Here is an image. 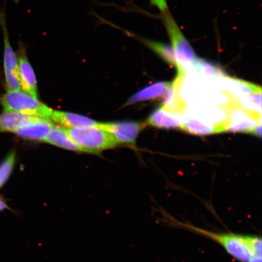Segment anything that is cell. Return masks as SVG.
I'll list each match as a JSON object with an SVG mask.
<instances>
[{
  "instance_id": "3957f363",
  "label": "cell",
  "mask_w": 262,
  "mask_h": 262,
  "mask_svg": "<svg viewBox=\"0 0 262 262\" xmlns=\"http://www.w3.org/2000/svg\"><path fill=\"white\" fill-rule=\"evenodd\" d=\"M64 129L69 137L85 152L98 154L118 145L109 133L98 126Z\"/></svg>"
},
{
  "instance_id": "5bb4252c",
  "label": "cell",
  "mask_w": 262,
  "mask_h": 262,
  "mask_svg": "<svg viewBox=\"0 0 262 262\" xmlns=\"http://www.w3.org/2000/svg\"><path fill=\"white\" fill-rule=\"evenodd\" d=\"M172 82L160 81L149 85L134 94L129 98L126 104L130 105L140 101L156 99V98L163 97L165 96Z\"/></svg>"
},
{
  "instance_id": "30bf717a",
  "label": "cell",
  "mask_w": 262,
  "mask_h": 262,
  "mask_svg": "<svg viewBox=\"0 0 262 262\" xmlns=\"http://www.w3.org/2000/svg\"><path fill=\"white\" fill-rule=\"evenodd\" d=\"M182 121L181 114L171 112L160 106L150 115L147 123L158 128L181 129Z\"/></svg>"
},
{
  "instance_id": "277c9868",
  "label": "cell",
  "mask_w": 262,
  "mask_h": 262,
  "mask_svg": "<svg viewBox=\"0 0 262 262\" xmlns=\"http://www.w3.org/2000/svg\"><path fill=\"white\" fill-rule=\"evenodd\" d=\"M6 112H14L50 120L52 109L38 101V98L24 91H9L1 98Z\"/></svg>"
},
{
  "instance_id": "5b68a950",
  "label": "cell",
  "mask_w": 262,
  "mask_h": 262,
  "mask_svg": "<svg viewBox=\"0 0 262 262\" xmlns=\"http://www.w3.org/2000/svg\"><path fill=\"white\" fill-rule=\"evenodd\" d=\"M258 124H261V116L249 113L235 103L228 110L225 131L251 134Z\"/></svg>"
},
{
  "instance_id": "4fadbf2b",
  "label": "cell",
  "mask_w": 262,
  "mask_h": 262,
  "mask_svg": "<svg viewBox=\"0 0 262 262\" xmlns=\"http://www.w3.org/2000/svg\"><path fill=\"white\" fill-rule=\"evenodd\" d=\"M35 118L24 114L5 111L0 115V133H16L21 127L31 123Z\"/></svg>"
},
{
  "instance_id": "7c38bea8",
  "label": "cell",
  "mask_w": 262,
  "mask_h": 262,
  "mask_svg": "<svg viewBox=\"0 0 262 262\" xmlns=\"http://www.w3.org/2000/svg\"><path fill=\"white\" fill-rule=\"evenodd\" d=\"M50 120L64 126L65 128H82L98 125V122L90 118L59 111H52Z\"/></svg>"
},
{
  "instance_id": "9c48e42d",
  "label": "cell",
  "mask_w": 262,
  "mask_h": 262,
  "mask_svg": "<svg viewBox=\"0 0 262 262\" xmlns=\"http://www.w3.org/2000/svg\"><path fill=\"white\" fill-rule=\"evenodd\" d=\"M181 129L196 136L210 135L225 132L224 127L206 122L187 112L183 116Z\"/></svg>"
},
{
  "instance_id": "8992f818",
  "label": "cell",
  "mask_w": 262,
  "mask_h": 262,
  "mask_svg": "<svg viewBox=\"0 0 262 262\" xmlns=\"http://www.w3.org/2000/svg\"><path fill=\"white\" fill-rule=\"evenodd\" d=\"M146 124L136 122L98 123V126L106 130L119 144L134 146L141 130Z\"/></svg>"
},
{
  "instance_id": "ffe728a7",
  "label": "cell",
  "mask_w": 262,
  "mask_h": 262,
  "mask_svg": "<svg viewBox=\"0 0 262 262\" xmlns=\"http://www.w3.org/2000/svg\"><path fill=\"white\" fill-rule=\"evenodd\" d=\"M150 1L152 5L156 6L162 12V14L169 11L166 0H150Z\"/></svg>"
},
{
  "instance_id": "e0dca14e",
  "label": "cell",
  "mask_w": 262,
  "mask_h": 262,
  "mask_svg": "<svg viewBox=\"0 0 262 262\" xmlns=\"http://www.w3.org/2000/svg\"><path fill=\"white\" fill-rule=\"evenodd\" d=\"M142 41L167 63L177 68L178 63H177L174 52L171 46L163 43L162 42L145 40V39Z\"/></svg>"
},
{
  "instance_id": "d6986e66",
  "label": "cell",
  "mask_w": 262,
  "mask_h": 262,
  "mask_svg": "<svg viewBox=\"0 0 262 262\" xmlns=\"http://www.w3.org/2000/svg\"><path fill=\"white\" fill-rule=\"evenodd\" d=\"M15 152L12 151L0 164V188L2 187L11 176L15 162Z\"/></svg>"
},
{
  "instance_id": "52a82bcc",
  "label": "cell",
  "mask_w": 262,
  "mask_h": 262,
  "mask_svg": "<svg viewBox=\"0 0 262 262\" xmlns=\"http://www.w3.org/2000/svg\"><path fill=\"white\" fill-rule=\"evenodd\" d=\"M21 88L25 93L38 98L37 81L34 69L29 61L25 46L20 42L17 53Z\"/></svg>"
},
{
  "instance_id": "7a4b0ae2",
  "label": "cell",
  "mask_w": 262,
  "mask_h": 262,
  "mask_svg": "<svg viewBox=\"0 0 262 262\" xmlns=\"http://www.w3.org/2000/svg\"><path fill=\"white\" fill-rule=\"evenodd\" d=\"M163 19L178 63V75L184 76L196 60L195 52L169 11L163 14Z\"/></svg>"
},
{
  "instance_id": "2e32d148",
  "label": "cell",
  "mask_w": 262,
  "mask_h": 262,
  "mask_svg": "<svg viewBox=\"0 0 262 262\" xmlns=\"http://www.w3.org/2000/svg\"><path fill=\"white\" fill-rule=\"evenodd\" d=\"M43 142L66 149L85 152L83 149L78 146L69 137L67 133H66L64 127L54 125L48 136L46 137Z\"/></svg>"
},
{
  "instance_id": "cb8c5ba5",
  "label": "cell",
  "mask_w": 262,
  "mask_h": 262,
  "mask_svg": "<svg viewBox=\"0 0 262 262\" xmlns=\"http://www.w3.org/2000/svg\"><path fill=\"white\" fill-rule=\"evenodd\" d=\"M14 1L15 2V3H18L19 2V0H14Z\"/></svg>"
},
{
  "instance_id": "8fae6325",
  "label": "cell",
  "mask_w": 262,
  "mask_h": 262,
  "mask_svg": "<svg viewBox=\"0 0 262 262\" xmlns=\"http://www.w3.org/2000/svg\"><path fill=\"white\" fill-rule=\"evenodd\" d=\"M53 126L54 124L50 120L36 117L31 123L21 127L15 133L26 139L44 141Z\"/></svg>"
},
{
  "instance_id": "603a6c76",
  "label": "cell",
  "mask_w": 262,
  "mask_h": 262,
  "mask_svg": "<svg viewBox=\"0 0 262 262\" xmlns=\"http://www.w3.org/2000/svg\"><path fill=\"white\" fill-rule=\"evenodd\" d=\"M249 262H261V256L254 257Z\"/></svg>"
},
{
  "instance_id": "ba28073f",
  "label": "cell",
  "mask_w": 262,
  "mask_h": 262,
  "mask_svg": "<svg viewBox=\"0 0 262 262\" xmlns=\"http://www.w3.org/2000/svg\"><path fill=\"white\" fill-rule=\"evenodd\" d=\"M0 26L3 38V67L5 78H19L17 55L13 49L9 37V32L5 10L0 9Z\"/></svg>"
},
{
  "instance_id": "44dd1931",
  "label": "cell",
  "mask_w": 262,
  "mask_h": 262,
  "mask_svg": "<svg viewBox=\"0 0 262 262\" xmlns=\"http://www.w3.org/2000/svg\"><path fill=\"white\" fill-rule=\"evenodd\" d=\"M251 134H253V135L255 136H257L258 137H261V124H258L256 126L254 127Z\"/></svg>"
},
{
  "instance_id": "ac0fdd59",
  "label": "cell",
  "mask_w": 262,
  "mask_h": 262,
  "mask_svg": "<svg viewBox=\"0 0 262 262\" xmlns=\"http://www.w3.org/2000/svg\"><path fill=\"white\" fill-rule=\"evenodd\" d=\"M238 104L248 112L261 116V91L242 97L238 100Z\"/></svg>"
},
{
  "instance_id": "7402d4cb",
  "label": "cell",
  "mask_w": 262,
  "mask_h": 262,
  "mask_svg": "<svg viewBox=\"0 0 262 262\" xmlns=\"http://www.w3.org/2000/svg\"><path fill=\"white\" fill-rule=\"evenodd\" d=\"M6 208H8L7 205L3 199L0 198V211L4 210Z\"/></svg>"
},
{
  "instance_id": "9a60e30c",
  "label": "cell",
  "mask_w": 262,
  "mask_h": 262,
  "mask_svg": "<svg viewBox=\"0 0 262 262\" xmlns=\"http://www.w3.org/2000/svg\"><path fill=\"white\" fill-rule=\"evenodd\" d=\"M224 89L227 90L231 97L237 101L242 97L249 94L261 91L260 86L244 80L237 78H229L225 76L224 78Z\"/></svg>"
},
{
  "instance_id": "6da1fadb",
  "label": "cell",
  "mask_w": 262,
  "mask_h": 262,
  "mask_svg": "<svg viewBox=\"0 0 262 262\" xmlns=\"http://www.w3.org/2000/svg\"><path fill=\"white\" fill-rule=\"evenodd\" d=\"M167 223L178 228L187 229L217 242L231 257L241 262H249L252 258L261 256V237L252 235L217 233L195 226L168 219Z\"/></svg>"
}]
</instances>
